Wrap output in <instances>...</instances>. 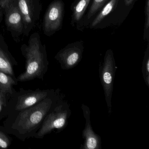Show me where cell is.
I'll return each mask as SVG.
<instances>
[{"mask_svg": "<svg viewBox=\"0 0 149 149\" xmlns=\"http://www.w3.org/2000/svg\"><path fill=\"white\" fill-rule=\"evenodd\" d=\"M84 50L83 41L75 42L61 49L56 55L55 59L60 63L62 69H71L77 66L81 61Z\"/></svg>", "mask_w": 149, "mask_h": 149, "instance_id": "cell-6", "label": "cell"}, {"mask_svg": "<svg viewBox=\"0 0 149 149\" xmlns=\"http://www.w3.org/2000/svg\"><path fill=\"white\" fill-rule=\"evenodd\" d=\"M19 8L23 22L26 24L32 23L33 13L30 0H19Z\"/></svg>", "mask_w": 149, "mask_h": 149, "instance_id": "cell-13", "label": "cell"}, {"mask_svg": "<svg viewBox=\"0 0 149 149\" xmlns=\"http://www.w3.org/2000/svg\"><path fill=\"white\" fill-rule=\"evenodd\" d=\"M142 74L146 84L149 87V43H148L145 52L142 63Z\"/></svg>", "mask_w": 149, "mask_h": 149, "instance_id": "cell-15", "label": "cell"}, {"mask_svg": "<svg viewBox=\"0 0 149 149\" xmlns=\"http://www.w3.org/2000/svg\"><path fill=\"white\" fill-rule=\"evenodd\" d=\"M110 0H91L83 23L84 29L88 28L89 25L95 15Z\"/></svg>", "mask_w": 149, "mask_h": 149, "instance_id": "cell-12", "label": "cell"}, {"mask_svg": "<svg viewBox=\"0 0 149 149\" xmlns=\"http://www.w3.org/2000/svg\"><path fill=\"white\" fill-rule=\"evenodd\" d=\"M0 71L8 74H13V68L6 56L0 49Z\"/></svg>", "mask_w": 149, "mask_h": 149, "instance_id": "cell-16", "label": "cell"}, {"mask_svg": "<svg viewBox=\"0 0 149 149\" xmlns=\"http://www.w3.org/2000/svg\"><path fill=\"white\" fill-rule=\"evenodd\" d=\"M70 115L71 111L68 103L59 104L47 116L37 136H42L54 129H64L68 125Z\"/></svg>", "mask_w": 149, "mask_h": 149, "instance_id": "cell-5", "label": "cell"}, {"mask_svg": "<svg viewBox=\"0 0 149 149\" xmlns=\"http://www.w3.org/2000/svg\"><path fill=\"white\" fill-rule=\"evenodd\" d=\"M65 5L62 0H54L50 4L45 14L43 22L44 32L51 35L61 29Z\"/></svg>", "mask_w": 149, "mask_h": 149, "instance_id": "cell-7", "label": "cell"}, {"mask_svg": "<svg viewBox=\"0 0 149 149\" xmlns=\"http://www.w3.org/2000/svg\"><path fill=\"white\" fill-rule=\"evenodd\" d=\"M15 84L13 79L7 74L0 71V90L1 92L12 93V86Z\"/></svg>", "mask_w": 149, "mask_h": 149, "instance_id": "cell-14", "label": "cell"}, {"mask_svg": "<svg viewBox=\"0 0 149 149\" xmlns=\"http://www.w3.org/2000/svg\"><path fill=\"white\" fill-rule=\"evenodd\" d=\"M145 23L144 26L143 36L144 40L149 41V0H146L144 8Z\"/></svg>", "mask_w": 149, "mask_h": 149, "instance_id": "cell-17", "label": "cell"}, {"mask_svg": "<svg viewBox=\"0 0 149 149\" xmlns=\"http://www.w3.org/2000/svg\"><path fill=\"white\" fill-rule=\"evenodd\" d=\"M48 95L47 91H38L25 95L19 99L15 109L20 110L28 109L47 98Z\"/></svg>", "mask_w": 149, "mask_h": 149, "instance_id": "cell-10", "label": "cell"}, {"mask_svg": "<svg viewBox=\"0 0 149 149\" xmlns=\"http://www.w3.org/2000/svg\"><path fill=\"white\" fill-rule=\"evenodd\" d=\"M91 1V0H75L71 5V25L81 32L84 30L83 23Z\"/></svg>", "mask_w": 149, "mask_h": 149, "instance_id": "cell-9", "label": "cell"}, {"mask_svg": "<svg viewBox=\"0 0 149 149\" xmlns=\"http://www.w3.org/2000/svg\"><path fill=\"white\" fill-rule=\"evenodd\" d=\"M3 102H2V100H1V96H0V104H3Z\"/></svg>", "mask_w": 149, "mask_h": 149, "instance_id": "cell-21", "label": "cell"}, {"mask_svg": "<svg viewBox=\"0 0 149 149\" xmlns=\"http://www.w3.org/2000/svg\"><path fill=\"white\" fill-rule=\"evenodd\" d=\"M137 1V0H124L126 6H127L132 7H133V6L135 5Z\"/></svg>", "mask_w": 149, "mask_h": 149, "instance_id": "cell-20", "label": "cell"}, {"mask_svg": "<svg viewBox=\"0 0 149 149\" xmlns=\"http://www.w3.org/2000/svg\"><path fill=\"white\" fill-rule=\"evenodd\" d=\"M11 1L12 0H0V6L6 9L10 5Z\"/></svg>", "mask_w": 149, "mask_h": 149, "instance_id": "cell-19", "label": "cell"}, {"mask_svg": "<svg viewBox=\"0 0 149 149\" xmlns=\"http://www.w3.org/2000/svg\"><path fill=\"white\" fill-rule=\"evenodd\" d=\"M84 116L86 121L85 127L83 131L82 136L84 139L83 144L81 145V149H101L102 140L101 137L96 134L91 125V111L87 105L82 104Z\"/></svg>", "mask_w": 149, "mask_h": 149, "instance_id": "cell-8", "label": "cell"}, {"mask_svg": "<svg viewBox=\"0 0 149 149\" xmlns=\"http://www.w3.org/2000/svg\"><path fill=\"white\" fill-rule=\"evenodd\" d=\"M117 67L113 51L109 49L106 51L102 65L99 67V76L102 85L107 104L108 113H111V97L114 87V78Z\"/></svg>", "mask_w": 149, "mask_h": 149, "instance_id": "cell-4", "label": "cell"}, {"mask_svg": "<svg viewBox=\"0 0 149 149\" xmlns=\"http://www.w3.org/2000/svg\"><path fill=\"white\" fill-rule=\"evenodd\" d=\"M124 0H110L96 14L89 25L90 29H103L121 25L132 9Z\"/></svg>", "mask_w": 149, "mask_h": 149, "instance_id": "cell-1", "label": "cell"}, {"mask_svg": "<svg viewBox=\"0 0 149 149\" xmlns=\"http://www.w3.org/2000/svg\"><path fill=\"white\" fill-rule=\"evenodd\" d=\"M6 21L8 26L15 30H19L22 27L23 19L19 7L9 5L6 8Z\"/></svg>", "mask_w": 149, "mask_h": 149, "instance_id": "cell-11", "label": "cell"}, {"mask_svg": "<svg viewBox=\"0 0 149 149\" xmlns=\"http://www.w3.org/2000/svg\"><path fill=\"white\" fill-rule=\"evenodd\" d=\"M41 46L40 40L37 37L30 38L26 49V70L19 77V81H28L42 74L46 66L44 54Z\"/></svg>", "mask_w": 149, "mask_h": 149, "instance_id": "cell-3", "label": "cell"}, {"mask_svg": "<svg viewBox=\"0 0 149 149\" xmlns=\"http://www.w3.org/2000/svg\"><path fill=\"white\" fill-rule=\"evenodd\" d=\"M9 145V141L6 136L0 132V147L3 149H6L8 147Z\"/></svg>", "mask_w": 149, "mask_h": 149, "instance_id": "cell-18", "label": "cell"}, {"mask_svg": "<svg viewBox=\"0 0 149 149\" xmlns=\"http://www.w3.org/2000/svg\"><path fill=\"white\" fill-rule=\"evenodd\" d=\"M54 101L51 97L45 98L38 104L20 113L14 124V129L20 133L32 130L41 122L50 111Z\"/></svg>", "mask_w": 149, "mask_h": 149, "instance_id": "cell-2", "label": "cell"}]
</instances>
